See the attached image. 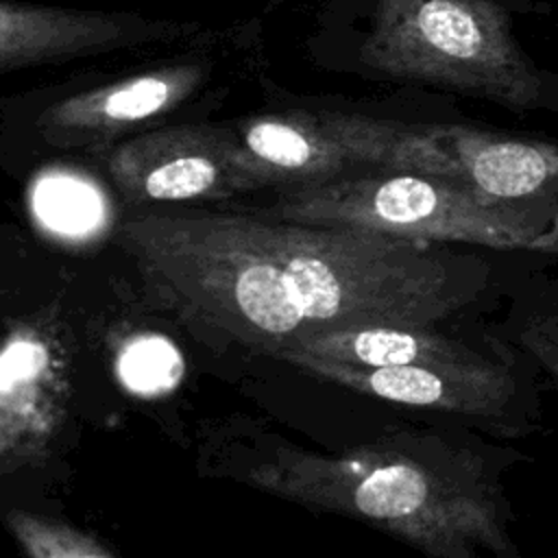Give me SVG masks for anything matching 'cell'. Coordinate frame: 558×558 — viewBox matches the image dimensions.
Returning a JSON list of instances; mask_svg holds the SVG:
<instances>
[{
  "mask_svg": "<svg viewBox=\"0 0 558 558\" xmlns=\"http://www.w3.org/2000/svg\"><path fill=\"white\" fill-rule=\"evenodd\" d=\"M521 458L445 440L331 456L279 449L244 480L307 508L362 519L429 558H525L501 484V471Z\"/></svg>",
  "mask_w": 558,
  "mask_h": 558,
  "instance_id": "2",
  "label": "cell"
},
{
  "mask_svg": "<svg viewBox=\"0 0 558 558\" xmlns=\"http://www.w3.org/2000/svg\"><path fill=\"white\" fill-rule=\"evenodd\" d=\"M109 177L131 205L222 201L255 192L233 129L179 124L120 144Z\"/></svg>",
  "mask_w": 558,
  "mask_h": 558,
  "instance_id": "7",
  "label": "cell"
},
{
  "mask_svg": "<svg viewBox=\"0 0 558 558\" xmlns=\"http://www.w3.org/2000/svg\"><path fill=\"white\" fill-rule=\"evenodd\" d=\"M70 362L52 325L11 320L0 353V471L41 464L65 423Z\"/></svg>",
  "mask_w": 558,
  "mask_h": 558,
  "instance_id": "8",
  "label": "cell"
},
{
  "mask_svg": "<svg viewBox=\"0 0 558 558\" xmlns=\"http://www.w3.org/2000/svg\"><path fill=\"white\" fill-rule=\"evenodd\" d=\"M510 336V344H517L558 388V279L541 275L519 290Z\"/></svg>",
  "mask_w": 558,
  "mask_h": 558,
  "instance_id": "12",
  "label": "cell"
},
{
  "mask_svg": "<svg viewBox=\"0 0 558 558\" xmlns=\"http://www.w3.org/2000/svg\"><path fill=\"white\" fill-rule=\"evenodd\" d=\"M482 353L462 340L447 338L434 327L421 325H342L312 331L292 344L275 351L270 357L288 360L294 355L353 362L364 366H399V364H475L497 355Z\"/></svg>",
  "mask_w": 558,
  "mask_h": 558,
  "instance_id": "11",
  "label": "cell"
},
{
  "mask_svg": "<svg viewBox=\"0 0 558 558\" xmlns=\"http://www.w3.org/2000/svg\"><path fill=\"white\" fill-rule=\"evenodd\" d=\"M7 527L28 558H116L85 532L24 508L7 512Z\"/></svg>",
  "mask_w": 558,
  "mask_h": 558,
  "instance_id": "13",
  "label": "cell"
},
{
  "mask_svg": "<svg viewBox=\"0 0 558 558\" xmlns=\"http://www.w3.org/2000/svg\"><path fill=\"white\" fill-rule=\"evenodd\" d=\"M205 78L203 63H170L131 74L52 102L39 113L37 131L54 146L100 148L174 111Z\"/></svg>",
  "mask_w": 558,
  "mask_h": 558,
  "instance_id": "9",
  "label": "cell"
},
{
  "mask_svg": "<svg viewBox=\"0 0 558 558\" xmlns=\"http://www.w3.org/2000/svg\"><path fill=\"white\" fill-rule=\"evenodd\" d=\"M286 362L342 388L473 418L506 436L534 432L541 416V371L517 344H504L497 355L475 364L364 366L307 355Z\"/></svg>",
  "mask_w": 558,
  "mask_h": 558,
  "instance_id": "6",
  "label": "cell"
},
{
  "mask_svg": "<svg viewBox=\"0 0 558 558\" xmlns=\"http://www.w3.org/2000/svg\"><path fill=\"white\" fill-rule=\"evenodd\" d=\"M183 26L135 13L0 2V70L15 72L179 37Z\"/></svg>",
  "mask_w": 558,
  "mask_h": 558,
  "instance_id": "10",
  "label": "cell"
},
{
  "mask_svg": "<svg viewBox=\"0 0 558 558\" xmlns=\"http://www.w3.org/2000/svg\"><path fill=\"white\" fill-rule=\"evenodd\" d=\"M181 371L179 353L163 342V338H135L120 353V373L122 379L133 390H161L170 388Z\"/></svg>",
  "mask_w": 558,
  "mask_h": 558,
  "instance_id": "14",
  "label": "cell"
},
{
  "mask_svg": "<svg viewBox=\"0 0 558 558\" xmlns=\"http://www.w3.org/2000/svg\"><path fill=\"white\" fill-rule=\"evenodd\" d=\"M255 190L312 185L364 170H403L434 177L421 124L360 113L281 111L231 126Z\"/></svg>",
  "mask_w": 558,
  "mask_h": 558,
  "instance_id": "5",
  "label": "cell"
},
{
  "mask_svg": "<svg viewBox=\"0 0 558 558\" xmlns=\"http://www.w3.org/2000/svg\"><path fill=\"white\" fill-rule=\"evenodd\" d=\"M118 240L146 296L190 333L268 357L329 327H434L490 286L482 257L238 211H140Z\"/></svg>",
  "mask_w": 558,
  "mask_h": 558,
  "instance_id": "1",
  "label": "cell"
},
{
  "mask_svg": "<svg viewBox=\"0 0 558 558\" xmlns=\"http://www.w3.org/2000/svg\"><path fill=\"white\" fill-rule=\"evenodd\" d=\"M266 216L377 231L412 242H462L497 251H541L551 216L493 203L473 190L421 172L364 170L290 187Z\"/></svg>",
  "mask_w": 558,
  "mask_h": 558,
  "instance_id": "3",
  "label": "cell"
},
{
  "mask_svg": "<svg viewBox=\"0 0 558 558\" xmlns=\"http://www.w3.org/2000/svg\"><path fill=\"white\" fill-rule=\"evenodd\" d=\"M366 68L403 81L493 100L514 111L538 107L543 81L493 0H377L360 46Z\"/></svg>",
  "mask_w": 558,
  "mask_h": 558,
  "instance_id": "4",
  "label": "cell"
}]
</instances>
